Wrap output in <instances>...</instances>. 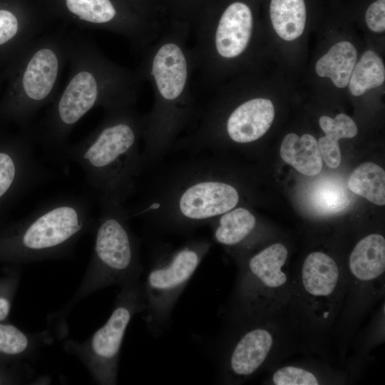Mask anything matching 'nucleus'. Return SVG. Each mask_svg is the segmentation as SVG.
<instances>
[{
    "label": "nucleus",
    "mask_w": 385,
    "mask_h": 385,
    "mask_svg": "<svg viewBox=\"0 0 385 385\" xmlns=\"http://www.w3.org/2000/svg\"><path fill=\"white\" fill-rule=\"evenodd\" d=\"M190 34L187 23L175 21L140 53L137 73L150 83L153 91L152 108L143 114L144 171L163 160L197 118Z\"/></svg>",
    "instance_id": "nucleus-1"
},
{
    "label": "nucleus",
    "mask_w": 385,
    "mask_h": 385,
    "mask_svg": "<svg viewBox=\"0 0 385 385\" xmlns=\"http://www.w3.org/2000/svg\"><path fill=\"white\" fill-rule=\"evenodd\" d=\"M192 155L163 170L141 201L127 209L159 231L186 233L237 207L240 188L211 152Z\"/></svg>",
    "instance_id": "nucleus-2"
},
{
    "label": "nucleus",
    "mask_w": 385,
    "mask_h": 385,
    "mask_svg": "<svg viewBox=\"0 0 385 385\" xmlns=\"http://www.w3.org/2000/svg\"><path fill=\"white\" fill-rule=\"evenodd\" d=\"M68 61L67 84L33 132L35 140L58 157L71 130L92 109L135 104L141 81L137 72L117 64L82 37L71 36Z\"/></svg>",
    "instance_id": "nucleus-3"
},
{
    "label": "nucleus",
    "mask_w": 385,
    "mask_h": 385,
    "mask_svg": "<svg viewBox=\"0 0 385 385\" xmlns=\"http://www.w3.org/2000/svg\"><path fill=\"white\" fill-rule=\"evenodd\" d=\"M143 129L135 104L106 110L99 125L82 140L66 145L59 158L81 168L98 198L124 202L144 172L139 150Z\"/></svg>",
    "instance_id": "nucleus-4"
},
{
    "label": "nucleus",
    "mask_w": 385,
    "mask_h": 385,
    "mask_svg": "<svg viewBox=\"0 0 385 385\" xmlns=\"http://www.w3.org/2000/svg\"><path fill=\"white\" fill-rule=\"evenodd\" d=\"M98 200L100 214L96 218L95 242L86 271L72 297L47 317L46 329L54 339L66 337L68 317L80 301L108 286L120 287L140 279L143 272L139 240L130 226L124 202L108 197Z\"/></svg>",
    "instance_id": "nucleus-5"
},
{
    "label": "nucleus",
    "mask_w": 385,
    "mask_h": 385,
    "mask_svg": "<svg viewBox=\"0 0 385 385\" xmlns=\"http://www.w3.org/2000/svg\"><path fill=\"white\" fill-rule=\"evenodd\" d=\"M89 200L66 195L51 199L0 236V261L31 263L71 255L78 241L93 232Z\"/></svg>",
    "instance_id": "nucleus-6"
},
{
    "label": "nucleus",
    "mask_w": 385,
    "mask_h": 385,
    "mask_svg": "<svg viewBox=\"0 0 385 385\" xmlns=\"http://www.w3.org/2000/svg\"><path fill=\"white\" fill-rule=\"evenodd\" d=\"M70 41L71 36L52 34L35 37L22 48L11 103V113L21 123L31 121L54 100Z\"/></svg>",
    "instance_id": "nucleus-7"
},
{
    "label": "nucleus",
    "mask_w": 385,
    "mask_h": 385,
    "mask_svg": "<svg viewBox=\"0 0 385 385\" xmlns=\"http://www.w3.org/2000/svg\"><path fill=\"white\" fill-rule=\"evenodd\" d=\"M211 247L208 239H194L177 248L163 249L155 256L143 282V317L153 336L168 326L178 298Z\"/></svg>",
    "instance_id": "nucleus-8"
},
{
    "label": "nucleus",
    "mask_w": 385,
    "mask_h": 385,
    "mask_svg": "<svg viewBox=\"0 0 385 385\" xmlns=\"http://www.w3.org/2000/svg\"><path fill=\"white\" fill-rule=\"evenodd\" d=\"M120 287L113 311L102 327L83 342L66 339L63 344V349L76 356L98 384H117L120 353L126 329L132 318L145 309L140 279Z\"/></svg>",
    "instance_id": "nucleus-9"
},
{
    "label": "nucleus",
    "mask_w": 385,
    "mask_h": 385,
    "mask_svg": "<svg viewBox=\"0 0 385 385\" xmlns=\"http://www.w3.org/2000/svg\"><path fill=\"white\" fill-rule=\"evenodd\" d=\"M287 257L286 247L276 243L247 260L239 286V295L243 304L247 305L262 287H279L286 282L287 276L281 268Z\"/></svg>",
    "instance_id": "nucleus-10"
},
{
    "label": "nucleus",
    "mask_w": 385,
    "mask_h": 385,
    "mask_svg": "<svg viewBox=\"0 0 385 385\" xmlns=\"http://www.w3.org/2000/svg\"><path fill=\"white\" fill-rule=\"evenodd\" d=\"M272 344V334L264 328L256 327L245 332L227 354L224 377L234 381L255 373L265 361Z\"/></svg>",
    "instance_id": "nucleus-11"
},
{
    "label": "nucleus",
    "mask_w": 385,
    "mask_h": 385,
    "mask_svg": "<svg viewBox=\"0 0 385 385\" xmlns=\"http://www.w3.org/2000/svg\"><path fill=\"white\" fill-rule=\"evenodd\" d=\"M53 341L46 329L27 333L14 324L0 322V366L31 359L43 346Z\"/></svg>",
    "instance_id": "nucleus-12"
},
{
    "label": "nucleus",
    "mask_w": 385,
    "mask_h": 385,
    "mask_svg": "<svg viewBox=\"0 0 385 385\" xmlns=\"http://www.w3.org/2000/svg\"><path fill=\"white\" fill-rule=\"evenodd\" d=\"M208 225L215 242L232 247L245 243L252 237L257 228V220L246 207L237 206L213 219Z\"/></svg>",
    "instance_id": "nucleus-13"
},
{
    "label": "nucleus",
    "mask_w": 385,
    "mask_h": 385,
    "mask_svg": "<svg viewBox=\"0 0 385 385\" xmlns=\"http://www.w3.org/2000/svg\"><path fill=\"white\" fill-rule=\"evenodd\" d=\"M279 153L284 162L304 175H317L322 168L318 142L310 134L299 137L288 133L282 142Z\"/></svg>",
    "instance_id": "nucleus-14"
},
{
    "label": "nucleus",
    "mask_w": 385,
    "mask_h": 385,
    "mask_svg": "<svg viewBox=\"0 0 385 385\" xmlns=\"http://www.w3.org/2000/svg\"><path fill=\"white\" fill-rule=\"evenodd\" d=\"M349 269L358 279L369 281L385 270V240L379 234H371L361 240L349 257Z\"/></svg>",
    "instance_id": "nucleus-15"
},
{
    "label": "nucleus",
    "mask_w": 385,
    "mask_h": 385,
    "mask_svg": "<svg viewBox=\"0 0 385 385\" xmlns=\"http://www.w3.org/2000/svg\"><path fill=\"white\" fill-rule=\"evenodd\" d=\"M339 275L335 261L324 252H312L304 261L302 280L305 290L311 295L331 294L337 284Z\"/></svg>",
    "instance_id": "nucleus-16"
},
{
    "label": "nucleus",
    "mask_w": 385,
    "mask_h": 385,
    "mask_svg": "<svg viewBox=\"0 0 385 385\" xmlns=\"http://www.w3.org/2000/svg\"><path fill=\"white\" fill-rule=\"evenodd\" d=\"M357 56V51L351 43H337L317 61L315 71L320 77L329 78L335 86L344 88L349 83Z\"/></svg>",
    "instance_id": "nucleus-17"
},
{
    "label": "nucleus",
    "mask_w": 385,
    "mask_h": 385,
    "mask_svg": "<svg viewBox=\"0 0 385 385\" xmlns=\"http://www.w3.org/2000/svg\"><path fill=\"white\" fill-rule=\"evenodd\" d=\"M270 14L274 31L282 39L290 41L302 34L307 17L304 0H271Z\"/></svg>",
    "instance_id": "nucleus-18"
},
{
    "label": "nucleus",
    "mask_w": 385,
    "mask_h": 385,
    "mask_svg": "<svg viewBox=\"0 0 385 385\" xmlns=\"http://www.w3.org/2000/svg\"><path fill=\"white\" fill-rule=\"evenodd\" d=\"M353 193L377 205L385 204V172L378 165L366 162L351 173L347 183Z\"/></svg>",
    "instance_id": "nucleus-19"
},
{
    "label": "nucleus",
    "mask_w": 385,
    "mask_h": 385,
    "mask_svg": "<svg viewBox=\"0 0 385 385\" xmlns=\"http://www.w3.org/2000/svg\"><path fill=\"white\" fill-rule=\"evenodd\" d=\"M309 201L317 212L332 215L346 209L351 204V198L349 190L342 182L327 178L313 186Z\"/></svg>",
    "instance_id": "nucleus-20"
},
{
    "label": "nucleus",
    "mask_w": 385,
    "mask_h": 385,
    "mask_svg": "<svg viewBox=\"0 0 385 385\" xmlns=\"http://www.w3.org/2000/svg\"><path fill=\"white\" fill-rule=\"evenodd\" d=\"M385 80V68L382 59L373 51H366L356 63L349 81V88L354 96L368 90L381 86Z\"/></svg>",
    "instance_id": "nucleus-21"
},
{
    "label": "nucleus",
    "mask_w": 385,
    "mask_h": 385,
    "mask_svg": "<svg viewBox=\"0 0 385 385\" xmlns=\"http://www.w3.org/2000/svg\"><path fill=\"white\" fill-rule=\"evenodd\" d=\"M38 31L32 20L24 21L15 13L0 9V47L16 41L26 46Z\"/></svg>",
    "instance_id": "nucleus-22"
},
{
    "label": "nucleus",
    "mask_w": 385,
    "mask_h": 385,
    "mask_svg": "<svg viewBox=\"0 0 385 385\" xmlns=\"http://www.w3.org/2000/svg\"><path fill=\"white\" fill-rule=\"evenodd\" d=\"M319 126L329 139L337 141L342 138H351L356 135L358 128L354 121L347 115L338 114L334 118L322 116Z\"/></svg>",
    "instance_id": "nucleus-23"
},
{
    "label": "nucleus",
    "mask_w": 385,
    "mask_h": 385,
    "mask_svg": "<svg viewBox=\"0 0 385 385\" xmlns=\"http://www.w3.org/2000/svg\"><path fill=\"white\" fill-rule=\"evenodd\" d=\"M21 278L19 267H13L0 277V322L8 318Z\"/></svg>",
    "instance_id": "nucleus-24"
},
{
    "label": "nucleus",
    "mask_w": 385,
    "mask_h": 385,
    "mask_svg": "<svg viewBox=\"0 0 385 385\" xmlns=\"http://www.w3.org/2000/svg\"><path fill=\"white\" fill-rule=\"evenodd\" d=\"M276 385H317L316 376L305 369L294 366H284L276 371L272 376Z\"/></svg>",
    "instance_id": "nucleus-25"
},
{
    "label": "nucleus",
    "mask_w": 385,
    "mask_h": 385,
    "mask_svg": "<svg viewBox=\"0 0 385 385\" xmlns=\"http://www.w3.org/2000/svg\"><path fill=\"white\" fill-rule=\"evenodd\" d=\"M317 142L322 158L327 165L331 168L339 167L342 155L338 142L329 139L326 135L320 138Z\"/></svg>",
    "instance_id": "nucleus-26"
},
{
    "label": "nucleus",
    "mask_w": 385,
    "mask_h": 385,
    "mask_svg": "<svg viewBox=\"0 0 385 385\" xmlns=\"http://www.w3.org/2000/svg\"><path fill=\"white\" fill-rule=\"evenodd\" d=\"M366 23L372 31L384 32L385 30V0H377L368 8L365 15Z\"/></svg>",
    "instance_id": "nucleus-27"
}]
</instances>
